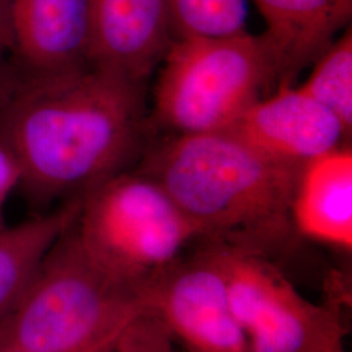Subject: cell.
<instances>
[{"instance_id": "obj_1", "label": "cell", "mask_w": 352, "mask_h": 352, "mask_svg": "<svg viewBox=\"0 0 352 352\" xmlns=\"http://www.w3.org/2000/svg\"><path fill=\"white\" fill-rule=\"evenodd\" d=\"M144 102V80L98 64L23 72L0 107V144L19 166V188L43 205L122 173L139 146Z\"/></svg>"}, {"instance_id": "obj_2", "label": "cell", "mask_w": 352, "mask_h": 352, "mask_svg": "<svg viewBox=\"0 0 352 352\" xmlns=\"http://www.w3.org/2000/svg\"><path fill=\"white\" fill-rule=\"evenodd\" d=\"M302 167L218 131L176 135L154 153L144 174L164 187L201 236L243 243L287 226Z\"/></svg>"}, {"instance_id": "obj_3", "label": "cell", "mask_w": 352, "mask_h": 352, "mask_svg": "<svg viewBox=\"0 0 352 352\" xmlns=\"http://www.w3.org/2000/svg\"><path fill=\"white\" fill-rule=\"evenodd\" d=\"M145 287L126 286L96 264L74 225L52 245L21 300L0 324V347L87 350L151 311Z\"/></svg>"}, {"instance_id": "obj_4", "label": "cell", "mask_w": 352, "mask_h": 352, "mask_svg": "<svg viewBox=\"0 0 352 352\" xmlns=\"http://www.w3.org/2000/svg\"><path fill=\"white\" fill-rule=\"evenodd\" d=\"M75 231L96 264L135 289H144L202 238L160 183L123 171L82 195Z\"/></svg>"}, {"instance_id": "obj_5", "label": "cell", "mask_w": 352, "mask_h": 352, "mask_svg": "<svg viewBox=\"0 0 352 352\" xmlns=\"http://www.w3.org/2000/svg\"><path fill=\"white\" fill-rule=\"evenodd\" d=\"M155 115L177 135L225 131L279 75L264 34L173 39L161 60Z\"/></svg>"}, {"instance_id": "obj_6", "label": "cell", "mask_w": 352, "mask_h": 352, "mask_svg": "<svg viewBox=\"0 0 352 352\" xmlns=\"http://www.w3.org/2000/svg\"><path fill=\"white\" fill-rule=\"evenodd\" d=\"M230 304L250 352H312L340 324L338 308L307 300L287 277L254 248L217 241Z\"/></svg>"}, {"instance_id": "obj_7", "label": "cell", "mask_w": 352, "mask_h": 352, "mask_svg": "<svg viewBox=\"0 0 352 352\" xmlns=\"http://www.w3.org/2000/svg\"><path fill=\"white\" fill-rule=\"evenodd\" d=\"M145 298L170 338L187 352H250L210 248L153 279Z\"/></svg>"}, {"instance_id": "obj_8", "label": "cell", "mask_w": 352, "mask_h": 352, "mask_svg": "<svg viewBox=\"0 0 352 352\" xmlns=\"http://www.w3.org/2000/svg\"><path fill=\"white\" fill-rule=\"evenodd\" d=\"M225 131L270 158L302 166L349 136L340 119L300 88L254 102Z\"/></svg>"}, {"instance_id": "obj_9", "label": "cell", "mask_w": 352, "mask_h": 352, "mask_svg": "<svg viewBox=\"0 0 352 352\" xmlns=\"http://www.w3.org/2000/svg\"><path fill=\"white\" fill-rule=\"evenodd\" d=\"M16 60L28 75L91 63L93 0H8Z\"/></svg>"}, {"instance_id": "obj_10", "label": "cell", "mask_w": 352, "mask_h": 352, "mask_svg": "<svg viewBox=\"0 0 352 352\" xmlns=\"http://www.w3.org/2000/svg\"><path fill=\"white\" fill-rule=\"evenodd\" d=\"M173 39L166 0H93L91 63L145 81Z\"/></svg>"}, {"instance_id": "obj_11", "label": "cell", "mask_w": 352, "mask_h": 352, "mask_svg": "<svg viewBox=\"0 0 352 352\" xmlns=\"http://www.w3.org/2000/svg\"><path fill=\"white\" fill-rule=\"evenodd\" d=\"M289 219L304 238L351 251V149L340 146L302 164Z\"/></svg>"}, {"instance_id": "obj_12", "label": "cell", "mask_w": 352, "mask_h": 352, "mask_svg": "<svg viewBox=\"0 0 352 352\" xmlns=\"http://www.w3.org/2000/svg\"><path fill=\"white\" fill-rule=\"evenodd\" d=\"M279 75L295 74L316 59L350 24L352 0H253Z\"/></svg>"}, {"instance_id": "obj_13", "label": "cell", "mask_w": 352, "mask_h": 352, "mask_svg": "<svg viewBox=\"0 0 352 352\" xmlns=\"http://www.w3.org/2000/svg\"><path fill=\"white\" fill-rule=\"evenodd\" d=\"M82 196L12 227H0V324L21 300L52 245L77 221Z\"/></svg>"}, {"instance_id": "obj_14", "label": "cell", "mask_w": 352, "mask_h": 352, "mask_svg": "<svg viewBox=\"0 0 352 352\" xmlns=\"http://www.w3.org/2000/svg\"><path fill=\"white\" fill-rule=\"evenodd\" d=\"M314 71L299 88L334 113L347 135L352 129V34L344 30L315 60Z\"/></svg>"}, {"instance_id": "obj_15", "label": "cell", "mask_w": 352, "mask_h": 352, "mask_svg": "<svg viewBox=\"0 0 352 352\" xmlns=\"http://www.w3.org/2000/svg\"><path fill=\"white\" fill-rule=\"evenodd\" d=\"M173 37H225L245 32L247 0H166Z\"/></svg>"}, {"instance_id": "obj_16", "label": "cell", "mask_w": 352, "mask_h": 352, "mask_svg": "<svg viewBox=\"0 0 352 352\" xmlns=\"http://www.w3.org/2000/svg\"><path fill=\"white\" fill-rule=\"evenodd\" d=\"M173 340L151 311L136 317L100 343L78 352H171ZM0 352H30L0 347Z\"/></svg>"}, {"instance_id": "obj_17", "label": "cell", "mask_w": 352, "mask_h": 352, "mask_svg": "<svg viewBox=\"0 0 352 352\" xmlns=\"http://www.w3.org/2000/svg\"><path fill=\"white\" fill-rule=\"evenodd\" d=\"M21 75L23 71L16 60L8 24V0H0V107Z\"/></svg>"}, {"instance_id": "obj_18", "label": "cell", "mask_w": 352, "mask_h": 352, "mask_svg": "<svg viewBox=\"0 0 352 352\" xmlns=\"http://www.w3.org/2000/svg\"><path fill=\"white\" fill-rule=\"evenodd\" d=\"M20 170L12 154L0 144V217L13 190L19 188ZM1 226V225H0Z\"/></svg>"}, {"instance_id": "obj_19", "label": "cell", "mask_w": 352, "mask_h": 352, "mask_svg": "<svg viewBox=\"0 0 352 352\" xmlns=\"http://www.w3.org/2000/svg\"><path fill=\"white\" fill-rule=\"evenodd\" d=\"M344 329L342 322L333 327L312 352H346L344 349Z\"/></svg>"}, {"instance_id": "obj_20", "label": "cell", "mask_w": 352, "mask_h": 352, "mask_svg": "<svg viewBox=\"0 0 352 352\" xmlns=\"http://www.w3.org/2000/svg\"><path fill=\"white\" fill-rule=\"evenodd\" d=\"M0 227H1V226H0Z\"/></svg>"}]
</instances>
